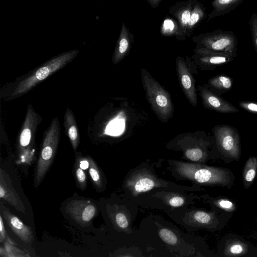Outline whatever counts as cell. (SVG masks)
Wrapping results in <instances>:
<instances>
[{"instance_id": "6", "label": "cell", "mask_w": 257, "mask_h": 257, "mask_svg": "<svg viewBox=\"0 0 257 257\" xmlns=\"http://www.w3.org/2000/svg\"><path fill=\"white\" fill-rule=\"evenodd\" d=\"M79 51L74 49L61 53L48 60L20 81L12 93L13 97L20 96L31 90L50 76L65 67L78 54Z\"/></svg>"}, {"instance_id": "14", "label": "cell", "mask_w": 257, "mask_h": 257, "mask_svg": "<svg viewBox=\"0 0 257 257\" xmlns=\"http://www.w3.org/2000/svg\"><path fill=\"white\" fill-rule=\"evenodd\" d=\"M67 213L81 225L88 224L96 216L97 208L92 201L84 199L72 200L66 206Z\"/></svg>"}, {"instance_id": "35", "label": "cell", "mask_w": 257, "mask_h": 257, "mask_svg": "<svg viewBox=\"0 0 257 257\" xmlns=\"http://www.w3.org/2000/svg\"><path fill=\"white\" fill-rule=\"evenodd\" d=\"M6 239V233L2 215H0V241L4 242Z\"/></svg>"}, {"instance_id": "1", "label": "cell", "mask_w": 257, "mask_h": 257, "mask_svg": "<svg viewBox=\"0 0 257 257\" xmlns=\"http://www.w3.org/2000/svg\"><path fill=\"white\" fill-rule=\"evenodd\" d=\"M167 162L168 168L174 178L189 181L193 185L229 187L233 181L231 172L225 168L176 160Z\"/></svg>"}, {"instance_id": "18", "label": "cell", "mask_w": 257, "mask_h": 257, "mask_svg": "<svg viewBox=\"0 0 257 257\" xmlns=\"http://www.w3.org/2000/svg\"><path fill=\"white\" fill-rule=\"evenodd\" d=\"M0 198L18 211L23 213L25 212L24 205L15 191L11 179L2 169L0 170Z\"/></svg>"}, {"instance_id": "21", "label": "cell", "mask_w": 257, "mask_h": 257, "mask_svg": "<svg viewBox=\"0 0 257 257\" xmlns=\"http://www.w3.org/2000/svg\"><path fill=\"white\" fill-rule=\"evenodd\" d=\"M244 0H213L212 11L208 15V21L224 16L235 10Z\"/></svg>"}, {"instance_id": "36", "label": "cell", "mask_w": 257, "mask_h": 257, "mask_svg": "<svg viewBox=\"0 0 257 257\" xmlns=\"http://www.w3.org/2000/svg\"><path fill=\"white\" fill-rule=\"evenodd\" d=\"M148 4L154 9L159 7L162 0H146Z\"/></svg>"}, {"instance_id": "20", "label": "cell", "mask_w": 257, "mask_h": 257, "mask_svg": "<svg viewBox=\"0 0 257 257\" xmlns=\"http://www.w3.org/2000/svg\"><path fill=\"white\" fill-rule=\"evenodd\" d=\"M64 126L72 148L76 151L80 142L79 133L75 117L69 108H67L64 114Z\"/></svg>"}, {"instance_id": "16", "label": "cell", "mask_w": 257, "mask_h": 257, "mask_svg": "<svg viewBox=\"0 0 257 257\" xmlns=\"http://www.w3.org/2000/svg\"><path fill=\"white\" fill-rule=\"evenodd\" d=\"M204 107L223 113H236L239 110L229 102L212 91L205 84L197 86Z\"/></svg>"}, {"instance_id": "17", "label": "cell", "mask_w": 257, "mask_h": 257, "mask_svg": "<svg viewBox=\"0 0 257 257\" xmlns=\"http://www.w3.org/2000/svg\"><path fill=\"white\" fill-rule=\"evenodd\" d=\"M1 212L7 224L20 239L26 243L33 242L34 238L33 232L29 226L25 224L3 204L1 205Z\"/></svg>"}, {"instance_id": "34", "label": "cell", "mask_w": 257, "mask_h": 257, "mask_svg": "<svg viewBox=\"0 0 257 257\" xmlns=\"http://www.w3.org/2000/svg\"><path fill=\"white\" fill-rule=\"evenodd\" d=\"M79 165V166L83 170L87 169L89 167V162L87 157H79L76 160Z\"/></svg>"}, {"instance_id": "25", "label": "cell", "mask_w": 257, "mask_h": 257, "mask_svg": "<svg viewBox=\"0 0 257 257\" xmlns=\"http://www.w3.org/2000/svg\"><path fill=\"white\" fill-rule=\"evenodd\" d=\"M257 174V157L250 156L246 161L242 171V180L245 189L252 184Z\"/></svg>"}, {"instance_id": "10", "label": "cell", "mask_w": 257, "mask_h": 257, "mask_svg": "<svg viewBox=\"0 0 257 257\" xmlns=\"http://www.w3.org/2000/svg\"><path fill=\"white\" fill-rule=\"evenodd\" d=\"M212 131L218 151L226 158L238 161L241 144L237 129L228 124H218L215 125Z\"/></svg>"}, {"instance_id": "19", "label": "cell", "mask_w": 257, "mask_h": 257, "mask_svg": "<svg viewBox=\"0 0 257 257\" xmlns=\"http://www.w3.org/2000/svg\"><path fill=\"white\" fill-rule=\"evenodd\" d=\"M135 36L130 31L124 22L114 49L112 62L114 65L117 64L130 53L132 46L134 43Z\"/></svg>"}, {"instance_id": "3", "label": "cell", "mask_w": 257, "mask_h": 257, "mask_svg": "<svg viewBox=\"0 0 257 257\" xmlns=\"http://www.w3.org/2000/svg\"><path fill=\"white\" fill-rule=\"evenodd\" d=\"M215 145L213 136L204 131H197L178 135L166 145L170 150L180 151L183 158L194 163H205L209 157V149Z\"/></svg>"}, {"instance_id": "15", "label": "cell", "mask_w": 257, "mask_h": 257, "mask_svg": "<svg viewBox=\"0 0 257 257\" xmlns=\"http://www.w3.org/2000/svg\"><path fill=\"white\" fill-rule=\"evenodd\" d=\"M194 0L180 1L174 4L169 9L170 14L178 22L175 36L178 41H185L186 31Z\"/></svg>"}, {"instance_id": "11", "label": "cell", "mask_w": 257, "mask_h": 257, "mask_svg": "<svg viewBox=\"0 0 257 257\" xmlns=\"http://www.w3.org/2000/svg\"><path fill=\"white\" fill-rule=\"evenodd\" d=\"M182 209L183 212H179L178 221L190 231L200 228L215 229L219 224L214 212L201 209Z\"/></svg>"}, {"instance_id": "31", "label": "cell", "mask_w": 257, "mask_h": 257, "mask_svg": "<svg viewBox=\"0 0 257 257\" xmlns=\"http://www.w3.org/2000/svg\"><path fill=\"white\" fill-rule=\"evenodd\" d=\"M213 203L218 208L227 212H233L236 210V206L234 203L226 198L215 200Z\"/></svg>"}, {"instance_id": "5", "label": "cell", "mask_w": 257, "mask_h": 257, "mask_svg": "<svg viewBox=\"0 0 257 257\" xmlns=\"http://www.w3.org/2000/svg\"><path fill=\"white\" fill-rule=\"evenodd\" d=\"M141 75L146 99L152 109L162 122H167L174 112L170 94L146 69L141 68Z\"/></svg>"}, {"instance_id": "28", "label": "cell", "mask_w": 257, "mask_h": 257, "mask_svg": "<svg viewBox=\"0 0 257 257\" xmlns=\"http://www.w3.org/2000/svg\"><path fill=\"white\" fill-rule=\"evenodd\" d=\"M89 167V174L93 183L98 189H101L103 186V179L100 171L95 162L90 157H87Z\"/></svg>"}, {"instance_id": "26", "label": "cell", "mask_w": 257, "mask_h": 257, "mask_svg": "<svg viewBox=\"0 0 257 257\" xmlns=\"http://www.w3.org/2000/svg\"><path fill=\"white\" fill-rule=\"evenodd\" d=\"M110 217L117 228L126 232H131L130 218L126 213L121 208L114 206L110 211Z\"/></svg>"}, {"instance_id": "7", "label": "cell", "mask_w": 257, "mask_h": 257, "mask_svg": "<svg viewBox=\"0 0 257 257\" xmlns=\"http://www.w3.org/2000/svg\"><path fill=\"white\" fill-rule=\"evenodd\" d=\"M61 127L58 117L53 118L45 133L34 178L37 187L49 170L56 153L60 141Z\"/></svg>"}, {"instance_id": "23", "label": "cell", "mask_w": 257, "mask_h": 257, "mask_svg": "<svg viewBox=\"0 0 257 257\" xmlns=\"http://www.w3.org/2000/svg\"><path fill=\"white\" fill-rule=\"evenodd\" d=\"M206 8L198 0H194L189 22L186 31V37L189 38L196 27L205 17Z\"/></svg>"}, {"instance_id": "13", "label": "cell", "mask_w": 257, "mask_h": 257, "mask_svg": "<svg viewBox=\"0 0 257 257\" xmlns=\"http://www.w3.org/2000/svg\"><path fill=\"white\" fill-rule=\"evenodd\" d=\"M178 79L182 90L189 103L193 106L197 103L195 80L191 69L184 57L178 56L176 59Z\"/></svg>"}, {"instance_id": "4", "label": "cell", "mask_w": 257, "mask_h": 257, "mask_svg": "<svg viewBox=\"0 0 257 257\" xmlns=\"http://www.w3.org/2000/svg\"><path fill=\"white\" fill-rule=\"evenodd\" d=\"M205 196L196 195L193 192L157 189L132 199L136 204L148 208L165 210L170 213L175 209L187 207L196 199Z\"/></svg>"}, {"instance_id": "22", "label": "cell", "mask_w": 257, "mask_h": 257, "mask_svg": "<svg viewBox=\"0 0 257 257\" xmlns=\"http://www.w3.org/2000/svg\"><path fill=\"white\" fill-rule=\"evenodd\" d=\"M205 85L211 91L221 96L231 89L233 80L229 76L219 74L210 78Z\"/></svg>"}, {"instance_id": "32", "label": "cell", "mask_w": 257, "mask_h": 257, "mask_svg": "<svg viewBox=\"0 0 257 257\" xmlns=\"http://www.w3.org/2000/svg\"><path fill=\"white\" fill-rule=\"evenodd\" d=\"M5 247L8 256H27L24 252L17 248L8 241L5 242Z\"/></svg>"}, {"instance_id": "2", "label": "cell", "mask_w": 257, "mask_h": 257, "mask_svg": "<svg viewBox=\"0 0 257 257\" xmlns=\"http://www.w3.org/2000/svg\"><path fill=\"white\" fill-rule=\"evenodd\" d=\"M123 189L131 199L157 189H168L182 191H197L202 188L197 185L191 187L178 185L159 178L153 168L141 165L134 168L125 177Z\"/></svg>"}, {"instance_id": "24", "label": "cell", "mask_w": 257, "mask_h": 257, "mask_svg": "<svg viewBox=\"0 0 257 257\" xmlns=\"http://www.w3.org/2000/svg\"><path fill=\"white\" fill-rule=\"evenodd\" d=\"M248 250V245L246 243L233 239L226 241L223 254L226 256L237 257L246 254Z\"/></svg>"}, {"instance_id": "33", "label": "cell", "mask_w": 257, "mask_h": 257, "mask_svg": "<svg viewBox=\"0 0 257 257\" xmlns=\"http://www.w3.org/2000/svg\"><path fill=\"white\" fill-rule=\"evenodd\" d=\"M239 106L245 110L257 114V102L250 101H242Z\"/></svg>"}, {"instance_id": "12", "label": "cell", "mask_w": 257, "mask_h": 257, "mask_svg": "<svg viewBox=\"0 0 257 257\" xmlns=\"http://www.w3.org/2000/svg\"><path fill=\"white\" fill-rule=\"evenodd\" d=\"M193 52L191 59L197 68L204 71L213 70L220 65L229 63L235 57L230 54L196 47Z\"/></svg>"}, {"instance_id": "9", "label": "cell", "mask_w": 257, "mask_h": 257, "mask_svg": "<svg viewBox=\"0 0 257 257\" xmlns=\"http://www.w3.org/2000/svg\"><path fill=\"white\" fill-rule=\"evenodd\" d=\"M41 120V116L29 104L18 137L19 156L23 162H28L32 159L36 133Z\"/></svg>"}, {"instance_id": "30", "label": "cell", "mask_w": 257, "mask_h": 257, "mask_svg": "<svg viewBox=\"0 0 257 257\" xmlns=\"http://www.w3.org/2000/svg\"><path fill=\"white\" fill-rule=\"evenodd\" d=\"M248 23L252 43L257 53V15L256 14L253 13L251 15Z\"/></svg>"}, {"instance_id": "8", "label": "cell", "mask_w": 257, "mask_h": 257, "mask_svg": "<svg viewBox=\"0 0 257 257\" xmlns=\"http://www.w3.org/2000/svg\"><path fill=\"white\" fill-rule=\"evenodd\" d=\"M192 40L196 47L237 55L238 40L232 31L217 29L195 36Z\"/></svg>"}, {"instance_id": "37", "label": "cell", "mask_w": 257, "mask_h": 257, "mask_svg": "<svg viewBox=\"0 0 257 257\" xmlns=\"http://www.w3.org/2000/svg\"><path fill=\"white\" fill-rule=\"evenodd\" d=\"M96 1H97V0H96Z\"/></svg>"}, {"instance_id": "29", "label": "cell", "mask_w": 257, "mask_h": 257, "mask_svg": "<svg viewBox=\"0 0 257 257\" xmlns=\"http://www.w3.org/2000/svg\"><path fill=\"white\" fill-rule=\"evenodd\" d=\"M74 173L77 181L80 188L82 190H84L86 187V176L84 171L79 165L77 160H76L74 165Z\"/></svg>"}, {"instance_id": "27", "label": "cell", "mask_w": 257, "mask_h": 257, "mask_svg": "<svg viewBox=\"0 0 257 257\" xmlns=\"http://www.w3.org/2000/svg\"><path fill=\"white\" fill-rule=\"evenodd\" d=\"M158 234L161 239L168 245L176 247L181 245L179 237L173 231L167 227L159 228Z\"/></svg>"}]
</instances>
